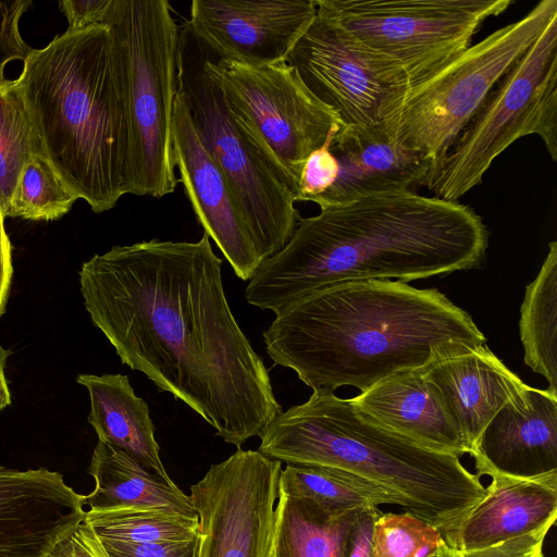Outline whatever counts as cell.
Returning <instances> with one entry per match:
<instances>
[{
  "mask_svg": "<svg viewBox=\"0 0 557 557\" xmlns=\"http://www.w3.org/2000/svg\"><path fill=\"white\" fill-rule=\"evenodd\" d=\"M78 277L86 311L122 363L190 407L225 443L240 448L282 412L231 310L207 234L113 246L85 261Z\"/></svg>",
  "mask_w": 557,
  "mask_h": 557,
  "instance_id": "1",
  "label": "cell"
},
{
  "mask_svg": "<svg viewBox=\"0 0 557 557\" xmlns=\"http://www.w3.org/2000/svg\"><path fill=\"white\" fill-rule=\"evenodd\" d=\"M488 231L469 206L416 191H388L300 219L287 244L257 270L248 304L276 313L325 285L407 282L479 268Z\"/></svg>",
  "mask_w": 557,
  "mask_h": 557,
  "instance_id": "2",
  "label": "cell"
},
{
  "mask_svg": "<svg viewBox=\"0 0 557 557\" xmlns=\"http://www.w3.org/2000/svg\"><path fill=\"white\" fill-rule=\"evenodd\" d=\"M275 364L312 389L354 386L361 393L421 368L449 342L484 344L471 315L436 288L363 280L320 287L275 313L263 332Z\"/></svg>",
  "mask_w": 557,
  "mask_h": 557,
  "instance_id": "3",
  "label": "cell"
},
{
  "mask_svg": "<svg viewBox=\"0 0 557 557\" xmlns=\"http://www.w3.org/2000/svg\"><path fill=\"white\" fill-rule=\"evenodd\" d=\"M17 78L41 156L96 213L132 191L126 91L106 24L65 30L33 49Z\"/></svg>",
  "mask_w": 557,
  "mask_h": 557,
  "instance_id": "4",
  "label": "cell"
},
{
  "mask_svg": "<svg viewBox=\"0 0 557 557\" xmlns=\"http://www.w3.org/2000/svg\"><path fill=\"white\" fill-rule=\"evenodd\" d=\"M259 437L263 456L352 474L441 533L487 492L460 457L399 435L327 388L313 389L307 401L278 413Z\"/></svg>",
  "mask_w": 557,
  "mask_h": 557,
  "instance_id": "5",
  "label": "cell"
},
{
  "mask_svg": "<svg viewBox=\"0 0 557 557\" xmlns=\"http://www.w3.org/2000/svg\"><path fill=\"white\" fill-rule=\"evenodd\" d=\"M207 46L185 22L180 29L177 96L196 133L224 173L263 261L289 240L301 219L299 187L256 128L234 113L205 67Z\"/></svg>",
  "mask_w": 557,
  "mask_h": 557,
  "instance_id": "6",
  "label": "cell"
},
{
  "mask_svg": "<svg viewBox=\"0 0 557 557\" xmlns=\"http://www.w3.org/2000/svg\"><path fill=\"white\" fill-rule=\"evenodd\" d=\"M556 16L557 0H542L520 20L399 88L380 110L386 135L429 159L432 177L491 90Z\"/></svg>",
  "mask_w": 557,
  "mask_h": 557,
  "instance_id": "7",
  "label": "cell"
},
{
  "mask_svg": "<svg viewBox=\"0 0 557 557\" xmlns=\"http://www.w3.org/2000/svg\"><path fill=\"white\" fill-rule=\"evenodd\" d=\"M120 59L132 136V195L162 198L178 183L172 119L181 27L166 0H111L103 23Z\"/></svg>",
  "mask_w": 557,
  "mask_h": 557,
  "instance_id": "8",
  "label": "cell"
},
{
  "mask_svg": "<svg viewBox=\"0 0 557 557\" xmlns=\"http://www.w3.org/2000/svg\"><path fill=\"white\" fill-rule=\"evenodd\" d=\"M529 135L539 136L557 161V16L491 90L426 188L458 201L502 152Z\"/></svg>",
  "mask_w": 557,
  "mask_h": 557,
  "instance_id": "9",
  "label": "cell"
},
{
  "mask_svg": "<svg viewBox=\"0 0 557 557\" xmlns=\"http://www.w3.org/2000/svg\"><path fill=\"white\" fill-rule=\"evenodd\" d=\"M512 3V0H315L318 15L397 63L408 84L465 50L487 18L502 14Z\"/></svg>",
  "mask_w": 557,
  "mask_h": 557,
  "instance_id": "10",
  "label": "cell"
},
{
  "mask_svg": "<svg viewBox=\"0 0 557 557\" xmlns=\"http://www.w3.org/2000/svg\"><path fill=\"white\" fill-rule=\"evenodd\" d=\"M205 67L230 109L256 128L299 187L308 157L345 126L338 115L285 61L250 65L219 58L207 46Z\"/></svg>",
  "mask_w": 557,
  "mask_h": 557,
  "instance_id": "11",
  "label": "cell"
},
{
  "mask_svg": "<svg viewBox=\"0 0 557 557\" xmlns=\"http://www.w3.org/2000/svg\"><path fill=\"white\" fill-rule=\"evenodd\" d=\"M282 462L238 448L190 486L196 557H269Z\"/></svg>",
  "mask_w": 557,
  "mask_h": 557,
  "instance_id": "12",
  "label": "cell"
},
{
  "mask_svg": "<svg viewBox=\"0 0 557 557\" xmlns=\"http://www.w3.org/2000/svg\"><path fill=\"white\" fill-rule=\"evenodd\" d=\"M285 62L345 126L379 124L383 102L408 84L397 63L318 14Z\"/></svg>",
  "mask_w": 557,
  "mask_h": 557,
  "instance_id": "13",
  "label": "cell"
},
{
  "mask_svg": "<svg viewBox=\"0 0 557 557\" xmlns=\"http://www.w3.org/2000/svg\"><path fill=\"white\" fill-rule=\"evenodd\" d=\"M317 15L315 0H194L186 21L219 58L285 61Z\"/></svg>",
  "mask_w": 557,
  "mask_h": 557,
  "instance_id": "14",
  "label": "cell"
},
{
  "mask_svg": "<svg viewBox=\"0 0 557 557\" xmlns=\"http://www.w3.org/2000/svg\"><path fill=\"white\" fill-rule=\"evenodd\" d=\"M174 163L195 215L235 274L250 281L264 262L227 178L201 143L188 110L173 106Z\"/></svg>",
  "mask_w": 557,
  "mask_h": 557,
  "instance_id": "15",
  "label": "cell"
},
{
  "mask_svg": "<svg viewBox=\"0 0 557 557\" xmlns=\"http://www.w3.org/2000/svg\"><path fill=\"white\" fill-rule=\"evenodd\" d=\"M419 369L460 430L470 453L494 414L529 387L485 343L441 344Z\"/></svg>",
  "mask_w": 557,
  "mask_h": 557,
  "instance_id": "16",
  "label": "cell"
},
{
  "mask_svg": "<svg viewBox=\"0 0 557 557\" xmlns=\"http://www.w3.org/2000/svg\"><path fill=\"white\" fill-rule=\"evenodd\" d=\"M470 455L476 475L532 480L557 474V393L529 386L485 425Z\"/></svg>",
  "mask_w": 557,
  "mask_h": 557,
  "instance_id": "17",
  "label": "cell"
},
{
  "mask_svg": "<svg viewBox=\"0 0 557 557\" xmlns=\"http://www.w3.org/2000/svg\"><path fill=\"white\" fill-rule=\"evenodd\" d=\"M84 505L59 472L0 466V557H46L84 519Z\"/></svg>",
  "mask_w": 557,
  "mask_h": 557,
  "instance_id": "18",
  "label": "cell"
},
{
  "mask_svg": "<svg viewBox=\"0 0 557 557\" xmlns=\"http://www.w3.org/2000/svg\"><path fill=\"white\" fill-rule=\"evenodd\" d=\"M338 163L334 184L311 202L320 209L388 191L426 186L433 165L389 138L381 124L343 126L330 145Z\"/></svg>",
  "mask_w": 557,
  "mask_h": 557,
  "instance_id": "19",
  "label": "cell"
},
{
  "mask_svg": "<svg viewBox=\"0 0 557 557\" xmlns=\"http://www.w3.org/2000/svg\"><path fill=\"white\" fill-rule=\"evenodd\" d=\"M486 490L484 497L442 533L453 549H481L556 522L557 474L532 480L493 478Z\"/></svg>",
  "mask_w": 557,
  "mask_h": 557,
  "instance_id": "20",
  "label": "cell"
},
{
  "mask_svg": "<svg viewBox=\"0 0 557 557\" xmlns=\"http://www.w3.org/2000/svg\"><path fill=\"white\" fill-rule=\"evenodd\" d=\"M351 399L371 419L423 447L458 457L470 454L419 368L397 372Z\"/></svg>",
  "mask_w": 557,
  "mask_h": 557,
  "instance_id": "21",
  "label": "cell"
},
{
  "mask_svg": "<svg viewBox=\"0 0 557 557\" xmlns=\"http://www.w3.org/2000/svg\"><path fill=\"white\" fill-rule=\"evenodd\" d=\"M76 381L88 392V422L98 441L123 451L161 479L172 481L160 457L148 405L135 394L128 376L79 374Z\"/></svg>",
  "mask_w": 557,
  "mask_h": 557,
  "instance_id": "22",
  "label": "cell"
},
{
  "mask_svg": "<svg viewBox=\"0 0 557 557\" xmlns=\"http://www.w3.org/2000/svg\"><path fill=\"white\" fill-rule=\"evenodd\" d=\"M88 473L96 483L85 496V505L91 511L162 509L197 517L190 497L173 481L161 479L101 441L94 448Z\"/></svg>",
  "mask_w": 557,
  "mask_h": 557,
  "instance_id": "23",
  "label": "cell"
},
{
  "mask_svg": "<svg viewBox=\"0 0 557 557\" xmlns=\"http://www.w3.org/2000/svg\"><path fill=\"white\" fill-rule=\"evenodd\" d=\"M360 509L335 511L277 488L269 557H345Z\"/></svg>",
  "mask_w": 557,
  "mask_h": 557,
  "instance_id": "24",
  "label": "cell"
},
{
  "mask_svg": "<svg viewBox=\"0 0 557 557\" xmlns=\"http://www.w3.org/2000/svg\"><path fill=\"white\" fill-rule=\"evenodd\" d=\"M548 248L540 272L525 288L519 332L525 364L557 393V242Z\"/></svg>",
  "mask_w": 557,
  "mask_h": 557,
  "instance_id": "25",
  "label": "cell"
},
{
  "mask_svg": "<svg viewBox=\"0 0 557 557\" xmlns=\"http://www.w3.org/2000/svg\"><path fill=\"white\" fill-rule=\"evenodd\" d=\"M278 490L335 511L395 505L389 495L373 484L345 471L315 465L286 463L280 473Z\"/></svg>",
  "mask_w": 557,
  "mask_h": 557,
  "instance_id": "26",
  "label": "cell"
},
{
  "mask_svg": "<svg viewBox=\"0 0 557 557\" xmlns=\"http://www.w3.org/2000/svg\"><path fill=\"white\" fill-rule=\"evenodd\" d=\"M41 156L17 79L0 87V212L8 218L24 166Z\"/></svg>",
  "mask_w": 557,
  "mask_h": 557,
  "instance_id": "27",
  "label": "cell"
},
{
  "mask_svg": "<svg viewBox=\"0 0 557 557\" xmlns=\"http://www.w3.org/2000/svg\"><path fill=\"white\" fill-rule=\"evenodd\" d=\"M84 521L98 539L131 543L185 541L198 536L197 517L162 509L125 508L85 513Z\"/></svg>",
  "mask_w": 557,
  "mask_h": 557,
  "instance_id": "28",
  "label": "cell"
},
{
  "mask_svg": "<svg viewBox=\"0 0 557 557\" xmlns=\"http://www.w3.org/2000/svg\"><path fill=\"white\" fill-rule=\"evenodd\" d=\"M78 198L62 182L42 156L23 169L10 207L9 218L53 221L66 214Z\"/></svg>",
  "mask_w": 557,
  "mask_h": 557,
  "instance_id": "29",
  "label": "cell"
},
{
  "mask_svg": "<svg viewBox=\"0 0 557 557\" xmlns=\"http://www.w3.org/2000/svg\"><path fill=\"white\" fill-rule=\"evenodd\" d=\"M442 539L437 528L410 512H382L374 524L371 557H416L424 543Z\"/></svg>",
  "mask_w": 557,
  "mask_h": 557,
  "instance_id": "30",
  "label": "cell"
},
{
  "mask_svg": "<svg viewBox=\"0 0 557 557\" xmlns=\"http://www.w3.org/2000/svg\"><path fill=\"white\" fill-rule=\"evenodd\" d=\"M30 5V0H0V87L8 82L5 65L13 60L24 62L33 51L18 29L22 15Z\"/></svg>",
  "mask_w": 557,
  "mask_h": 557,
  "instance_id": "31",
  "label": "cell"
},
{
  "mask_svg": "<svg viewBox=\"0 0 557 557\" xmlns=\"http://www.w3.org/2000/svg\"><path fill=\"white\" fill-rule=\"evenodd\" d=\"M333 137L321 148L314 150L305 162L299 180L298 201L311 202L325 193L336 181L338 163L330 150Z\"/></svg>",
  "mask_w": 557,
  "mask_h": 557,
  "instance_id": "32",
  "label": "cell"
},
{
  "mask_svg": "<svg viewBox=\"0 0 557 557\" xmlns=\"http://www.w3.org/2000/svg\"><path fill=\"white\" fill-rule=\"evenodd\" d=\"M109 557H196L198 536L174 542L131 543L99 539Z\"/></svg>",
  "mask_w": 557,
  "mask_h": 557,
  "instance_id": "33",
  "label": "cell"
},
{
  "mask_svg": "<svg viewBox=\"0 0 557 557\" xmlns=\"http://www.w3.org/2000/svg\"><path fill=\"white\" fill-rule=\"evenodd\" d=\"M550 528L545 527L488 547L459 554L461 557H545L543 544Z\"/></svg>",
  "mask_w": 557,
  "mask_h": 557,
  "instance_id": "34",
  "label": "cell"
},
{
  "mask_svg": "<svg viewBox=\"0 0 557 557\" xmlns=\"http://www.w3.org/2000/svg\"><path fill=\"white\" fill-rule=\"evenodd\" d=\"M46 557H109L84 519L61 537Z\"/></svg>",
  "mask_w": 557,
  "mask_h": 557,
  "instance_id": "35",
  "label": "cell"
},
{
  "mask_svg": "<svg viewBox=\"0 0 557 557\" xmlns=\"http://www.w3.org/2000/svg\"><path fill=\"white\" fill-rule=\"evenodd\" d=\"M381 513L377 506L360 509L348 533L345 557H371L374 524Z\"/></svg>",
  "mask_w": 557,
  "mask_h": 557,
  "instance_id": "36",
  "label": "cell"
},
{
  "mask_svg": "<svg viewBox=\"0 0 557 557\" xmlns=\"http://www.w3.org/2000/svg\"><path fill=\"white\" fill-rule=\"evenodd\" d=\"M111 0H62L60 10L67 20L66 30L102 24Z\"/></svg>",
  "mask_w": 557,
  "mask_h": 557,
  "instance_id": "37",
  "label": "cell"
},
{
  "mask_svg": "<svg viewBox=\"0 0 557 557\" xmlns=\"http://www.w3.org/2000/svg\"><path fill=\"white\" fill-rule=\"evenodd\" d=\"M13 275L12 247L0 212V318L5 311Z\"/></svg>",
  "mask_w": 557,
  "mask_h": 557,
  "instance_id": "38",
  "label": "cell"
},
{
  "mask_svg": "<svg viewBox=\"0 0 557 557\" xmlns=\"http://www.w3.org/2000/svg\"><path fill=\"white\" fill-rule=\"evenodd\" d=\"M11 351L0 345V411L11 404V393L4 374Z\"/></svg>",
  "mask_w": 557,
  "mask_h": 557,
  "instance_id": "39",
  "label": "cell"
},
{
  "mask_svg": "<svg viewBox=\"0 0 557 557\" xmlns=\"http://www.w3.org/2000/svg\"><path fill=\"white\" fill-rule=\"evenodd\" d=\"M435 557H461L459 552L449 547L444 540L438 544Z\"/></svg>",
  "mask_w": 557,
  "mask_h": 557,
  "instance_id": "40",
  "label": "cell"
}]
</instances>
